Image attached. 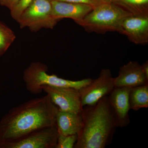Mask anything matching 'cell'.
Listing matches in <instances>:
<instances>
[{"instance_id":"1","label":"cell","mask_w":148,"mask_h":148,"mask_svg":"<svg viewBox=\"0 0 148 148\" xmlns=\"http://www.w3.org/2000/svg\"><path fill=\"white\" fill-rule=\"evenodd\" d=\"M58 110L47 94L13 108L0 121V143L13 142L56 125Z\"/></svg>"},{"instance_id":"2","label":"cell","mask_w":148,"mask_h":148,"mask_svg":"<svg viewBox=\"0 0 148 148\" xmlns=\"http://www.w3.org/2000/svg\"><path fill=\"white\" fill-rule=\"evenodd\" d=\"M82 125L74 148H105L111 143L117 126L108 96L82 111Z\"/></svg>"},{"instance_id":"3","label":"cell","mask_w":148,"mask_h":148,"mask_svg":"<svg viewBox=\"0 0 148 148\" xmlns=\"http://www.w3.org/2000/svg\"><path fill=\"white\" fill-rule=\"evenodd\" d=\"M130 14L114 3H103L94 8L78 24L88 32L121 33L123 22Z\"/></svg>"},{"instance_id":"4","label":"cell","mask_w":148,"mask_h":148,"mask_svg":"<svg viewBox=\"0 0 148 148\" xmlns=\"http://www.w3.org/2000/svg\"><path fill=\"white\" fill-rule=\"evenodd\" d=\"M44 64L35 62L31 64L24 71L23 78L26 88L32 94L37 95L42 92L44 86L70 87L79 90L92 81L86 78L78 81L70 80L59 77L56 75H49Z\"/></svg>"},{"instance_id":"5","label":"cell","mask_w":148,"mask_h":148,"mask_svg":"<svg viewBox=\"0 0 148 148\" xmlns=\"http://www.w3.org/2000/svg\"><path fill=\"white\" fill-rule=\"evenodd\" d=\"M58 20L53 17L50 0H34L21 14L18 21L21 28L28 27L33 32L53 29Z\"/></svg>"},{"instance_id":"6","label":"cell","mask_w":148,"mask_h":148,"mask_svg":"<svg viewBox=\"0 0 148 148\" xmlns=\"http://www.w3.org/2000/svg\"><path fill=\"white\" fill-rule=\"evenodd\" d=\"M114 88L110 70H101L98 78L92 80L89 84L79 90L83 108L95 104L108 95Z\"/></svg>"},{"instance_id":"7","label":"cell","mask_w":148,"mask_h":148,"mask_svg":"<svg viewBox=\"0 0 148 148\" xmlns=\"http://www.w3.org/2000/svg\"><path fill=\"white\" fill-rule=\"evenodd\" d=\"M58 136V130L54 125L13 142L0 143V148H56Z\"/></svg>"},{"instance_id":"8","label":"cell","mask_w":148,"mask_h":148,"mask_svg":"<svg viewBox=\"0 0 148 148\" xmlns=\"http://www.w3.org/2000/svg\"><path fill=\"white\" fill-rule=\"evenodd\" d=\"M42 89L60 110L74 113L82 112L83 107L78 89L49 86H44Z\"/></svg>"},{"instance_id":"9","label":"cell","mask_w":148,"mask_h":148,"mask_svg":"<svg viewBox=\"0 0 148 148\" xmlns=\"http://www.w3.org/2000/svg\"><path fill=\"white\" fill-rule=\"evenodd\" d=\"M130 88L127 87H115L108 95L109 102L114 112L117 127H126L130 122L129 93Z\"/></svg>"},{"instance_id":"10","label":"cell","mask_w":148,"mask_h":148,"mask_svg":"<svg viewBox=\"0 0 148 148\" xmlns=\"http://www.w3.org/2000/svg\"><path fill=\"white\" fill-rule=\"evenodd\" d=\"M121 34L136 45L148 42V15L130 14L122 24Z\"/></svg>"},{"instance_id":"11","label":"cell","mask_w":148,"mask_h":148,"mask_svg":"<svg viewBox=\"0 0 148 148\" xmlns=\"http://www.w3.org/2000/svg\"><path fill=\"white\" fill-rule=\"evenodd\" d=\"M114 87L132 88L148 84V79L142 66L136 61H130L121 67L118 75L114 78Z\"/></svg>"},{"instance_id":"12","label":"cell","mask_w":148,"mask_h":148,"mask_svg":"<svg viewBox=\"0 0 148 148\" xmlns=\"http://www.w3.org/2000/svg\"><path fill=\"white\" fill-rule=\"evenodd\" d=\"M51 3L52 15L58 21L63 18H71L77 24L93 8L88 5L57 0L51 1Z\"/></svg>"},{"instance_id":"13","label":"cell","mask_w":148,"mask_h":148,"mask_svg":"<svg viewBox=\"0 0 148 148\" xmlns=\"http://www.w3.org/2000/svg\"><path fill=\"white\" fill-rule=\"evenodd\" d=\"M82 121V112L74 113L58 110L56 119V126L58 134L77 135L81 127Z\"/></svg>"},{"instance_id":"14","label":"cell","mask_w":148,"mask_h":148,"mask_svg":"<svg viewBox=\"0 0 148 148\" xmlns=\"http://www.w3.org/2000/svg\"><path fill=\"white\" fill-rule=\"evenodd\" d=\"M130 110L137 111L148 108V84L130 88L129 93Z\"/></svg>"},{"instance_id":"15","label":"cell","mask_w":148,"mask_h":148,"mask_svg":"<svg viewBox=\"0 0 148 148\" xmlns=\"http://www.w3.org/2000/svg\"><path fill=\"white\" fill-rule=\"evenodd\" d=\"M114 3L132 14L148 15V0H117Z\"/></svg>"},{"instance_id":"16","label":"cell","mask_w":148,"mask_h":148,"mask_svg":"<svg viewBox=\"0 0 148 148\" xmlns=\"http://www.w3.org/2000/svg\"><path fill=\"white\" fill-rule=\"evenodd\" d=\"M15 38L13 31L0 22V56L5 53Z\"/></svg>"},{"instance_id":"17","label":"cell","mask_w":148,"mask_h":148,"mask_svg":"<svg viewBox=\"0 0 148 148\" xmlns=\"http://www.w3.org/2000/svg\"><path fill=\"white\" fill-rule=\"evenodd\" d=\"M77 140V135H64L58 134L56 148H73Z\"/></svg>"},{"instance_id":"18","label":"cell","mask_w":148,"mask_h":148,"mask_svg":"<svg viewBox=\"0 0 148 148\" xmlns=\"http://www.w3.org/2000/svg\"><path fill=\"white\" fill-rule=\"evenodd\" d=\"M34 0H19L17 5L10 11L12 18L18 21L23 12L28 7Z\"/></svg>"},{"instance_id":"19","label":"cell","mask_w":148,"mask_h":148,"mask_svg":"<svg viewBox=\"0 0 148 148\" xmlns=\"http://www.w3.org/2000/svg\"><path fill=\"white\" fill-rule=\"evenodd\" d=\"M57 1L67 2L75 3L88 5L92 6L93 8L103 3L98 1L97 0H57Z\"/></svg>"},{"instance_id":"20","label":"cell","mask_w":148,"mask_h":148,"mask_svg":"<svg viewBox=\"0 0 148 148\" xmlns=\"http://www.w3.org/2000/svg\"><path fill=\"white\" fill-rule=\"evenodd\" d=\"M19 1V0H0V5L6 7L11 11L17 5Z\"/></svg>"},{"instance_id":"21","label":"cell","mask_w":148,"mask_h":148,"mask_svg":"<svg viewBox=\"0 0 148 148\" xmlns=\"http://www.w3.org/2000/svg\"><path fill=\"white\" fill-rule=\"evenodd\" d=\"M142 66V69L143 72L145 73L146 77L148 79V61H147L145 63H144Z\"/></svg>"},{"instance_id":"22","label":"cell","mask_w":148,"mask_h":148,"mask_svg":"<svg viewBox=\"0 0 148 148\" xmlns=\"http://www.w3.org/2000/svg\"><path fill=\"white\" fill-rule=\"evenodd\" d=\"M101 3H114L117 0H97Z\"/></svg>"},{"instance_id":"23","label":"cell","mask_w":148,"mask_h":148,"mask_svg":"<svg viewBox=\"0 0 148 148\" xmlns=\"http://www.w3.org/2000/svg\"><path fill=\"white\" fill-rule=\"evenodd\" d=\"M51 1H53V0H50Z\"/></svg>"}]
</instances>
